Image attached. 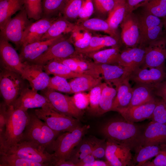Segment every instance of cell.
<instances>
[{
    "label": "cell",
    "mask_w": 166,
    "mask_h": 166,
    "mask_svg": "<svg viewBox=\"0 0 166 166\" xmlns=\"http://www.w3.org/2000/svg\"><path fill=\"white\" fill-rule=\"evenodd\" d=\"M144 126L123 118L108 122L103 126L101 132L107 140L135 151L142 145Z\"/></svg>",
    "instance_id": "obj_1"
},
{
    "label": "cell",
    "mask_w": 166,
    "mask_h": 166,
    "mask_svg": "<svg viewBox=\"0 0 166 166\" xmlns=\"http://www.w3.org/2000/svg\"><path fill=\"white\" fill-rule=\"evenodd\" d=\"M29 118L27 111L9 106L5 133L0 136V153L22 139Z\"/></svg>",
    "instance_id": "obj_2"
},
{
    "label": "cell",
    "mask_w": 166,
    "mask_h": 166,
    "mask_svg": "<svg viewBox=\"0 0 166 166\" xmlns=\"http://www.w3.org/2000/svg\"><path fill=\"white\" fill-rule=\"evenodd\" d=\"M29 114V120L21 140L32 142L46 149L49 148L60 133L51 129L34 113Z\"/></svg>",
    "instance_id": "obj_3"
},
{
    "label": "cell",
    "mask_w": 166,
    "mask_h": 166,
    "mask_svg": "<svg viewBox=\"0 0 166 166\" xmlns=\"http://www.w3.org/2000/svg\"><path fill=\"white\" fill-rule=\"evenodd\" d=\"M14 154L20 157L34 162L53 166L54 161L53 154H50L46 149L35 143L24 140L5 149L0 154Z\"/></svg>",
    "instance_id": "obj_4"
},
{
    "label": "cell",
    "mask_w": 166,
    "mask_h": 166,
    "mask_svg": "<svg viewBox=\"0 0 166 166\" xmlns=\"http://www.w3.org/2000/svg\"><path fill=\"white\" fill-rule=\"evenodd\" d=\"M89 128V125L81 126L71 132L59 134L49 148L54 152L53 154L54 161L68 160L73 150L82 139Z\"/></svg>",
    "instance_id": "obj_5"
},
{
    "label": "cell",
    "mask_w": 166,
    "mask_h": 166,
    "mask_svg": "<svg viewBox=\"0 0 166 166\" xmlns=\"http://www.w3.org/2000/svg\"><path fill=\"white\" fill-rule=\"evenodd\" d=\"M34 113L51 129L60 133L71 132L81 126L79 120L56 111L51 105L36 109Z\"/></svg>",
    "instance_id": "obj_6"
},
{
    "label": "cell",
    "mask_w": 166,
    "mask_h": 166,
    "mask_svg": "<svg viewBox=\"0 0 166 166\" xmlns=\"http://www.w3.org/2000/svg\"><path fill=\"white\" fill-rule=\"evenodd\" d=\"M0 73V91L4 102L12 105L20 94L27 87L25 80L21 75L15 72L1 68Z\"/></svg>",
    "instance_id": "obj_7"
},
{
    "label": "cell",
    "mask_w": 166,
    "mask_h": 166,
    "mask_svg": "<svg viewBox=\"0 0 166 166\" xmlns=\"http://www.w3.org/2000/svg\"><path fill=\"white\" fill-rule=\"evenodd\" d=\"M137 16L140 33L138 46L145 47L166 34L162 19L144 12Z\"/></svg>",
    "instance_id": "obj_8"
},
{
    "label": "cell",
    "mask_w": 166,
    "mask_h": 166,
    "mask_svg": "<svg viewBox=\"0 0 166 166\" xmlns=\"http://www.w3.org/2000/svg\"><path fill=\"white\" fill-rule=\"evenodd\" d=\"M31 23L24 8L8 21L0 31V37L13 43L17 49L21 48L24 33Z\"/></svg>",
    "instance_id": "obj_9"
},
{
    "label": "cell",
    "mask_w": 166,
    "mask_h": 166,
    "mask_svg": "<svg viewBox=\"0 0 166 166\" xmlns=\"http://www.w3.org/2000/svg\"><path fill=\"white\" fill-rule=\"evenodd\" d=\"M41 93L56 111L79 120L83 116V112L76 106L72 97L47 88L41 91Z\"/></svg>",
    "instance_id": "obj_10"
},
{
    "label": "cell",
    "mask_w": 166,
    "mask_h": 166,
    "mask_svg": "<svg viewBox=\"0 0 166 166\" xmlns=\"http://www.w3.org/2000/svg\"><path fill=\"white\" fill-rule=\"evenodd\" d=\"M86 73L97 77L101 75L106 83L116 87L129 76L127 70L120 65L96 64L93 62H91V69Z\"/></svg>",
    "instance_id": "obj_11"
},
{
    "label": "cell",
    "mask_w": 166,
    "mask_h": 166,
    "mask_svg": "<svg viewBox=\"0 0 166 166\" xmlns=\"http://www.w3.org/2000/svg\"><path fill=\"white\" fill-rule=\"evenodd\" d=\"M144 62L140 67L160 68L166 69V34L145 47Z\"/></svg>",
    "instance_id": "obj_12"
},
{
    "label": "cell",
    "mask_w": 166,
    "mask_h": 166,
    "mask_svg": "<svg viewBox=\"0 0 166 166\" xmlns=\"http://www.w3.org/2000/svg\"><path fill=\"white\" fill-rule=\"evenodd\" d=\"M77 54L70 38L64 37L51 45L47 50L32 63L43 65L49 61L64 58Z\"/></svg>",
    "instance_id": "obj_13"
},
{
    "label": "cell",
    "mask_w": 166,
    "mask_h": 166,
    "mask_svg": "<svg viewBox=\"0 0 166 166\" xmlns=\"http://www.w3.org/2000/svg\"><path fill=\"white\" fill-rule=\"evenodd\" d=\"M24 65L21 76L27 80L31 89L38 91L46 88L50 77L43 71V65L33 63H23Z\"/></svg>",
    "instance_id": "obj_14"
},
{
    "label": "cell",
    "mask_w": 166,
    "mask_h": 166,
    "mask_svg": "<svg viewBox=\"0 0 166 166\" xmlns=\"http://www.w3.org/2000/svg\"><path fill=\"white\" fill-rule=\"evenodd\" d=\"M0 55L1 68L15 72L21 75L24 63L22 62L19 55L9 41L1 37Z\"/></svg>",
    "instance_id": "obj_15"
},
{
    "label": "cell",
    "mask_w": 166,
    "mask_h": 166,
    "mask_svg": "<svg viewBox=\"0 0 166 166\" xmlns=\"http://www.w3.org/2000/svg\"><path fill=\"white\" fill-rule=\"evenodd\" d=\"M121 37L122 42L126 48L139 45L140 33L137 15L133 12L125 14L121 24Z\"/></svg>",
    "instance_id": "obj_16"
},
{
    "label": "cell",
    "mask_w": 166,
    "mask_h": 166,
    "mask_svg": "<svg viewBox=\"0 0 166 166\" xmlns=\"http://www.w3.org/2000/svg\"><path fill=\"white\" fill-rule=\"evenodd\" d=\"M37 92L28 87L25 88L12 105L14 108L27 111L30 109L40 108L51 105L44 96Z\"/></svg>",
    "instance_id": "obj_17"
},
{
    "label": "cell",
    "mask_w": 166,
    "mask_h": 166,
    "mask_svg": "<svg viewBox=\"0 0 166 166\" xmlns=\"http://www.w3.org/2000/svg\"><path fill=\"white\" fill-rule=\"evenodd\" d=\"M131 151L124 146L107 140L105 157L111 166L130 165L133 158Z\"/></svg>",
    "instance_id": "obj_18"
},
{
    "label": "cell",
    "mask_w": 166,
    "mask_h": 166,
    "mask_svg": "<svg viewBox=\"0 0 166 166\" xmlns=\"http://www.w3.org/2000/svg\"><path fill=\"white\" fill-rule=\"evenodd\" d=\"M159 97L138 105L117 110L125 120L133 123L151 119L157 104Z\"/></svg>",
    "instance_id": "obj_19"
},
{
    "label": "cell",
    "mask_w": 166,
    "mask_h": 166,
    "mask_svg": "<svg viewBox=\"0 0 166 166\" xmlns=\"http://www.w3.org/2000/svg\"><path fill=\"white\" fill-rule=\"evenodd\" d=\"M129 81L135 83L155 84L166 79V69L160 68H138L128 76Z\"/></svg>",
    "instance_id": "obj_20"
},
{
    "label": "cell",
    "mask_w": 166,
    "mask_h": 166,
    "mask_svg": "<svg viewBox=\"0 0 166 166\" xmlns=\"http://www.w3.org/2000/svg\"><path fill=\"white\" fill-rule=\"evenodd\" d=\"M145 53V47L138 46L126 48L120 52L118 65L124 67L129 75L133 70L142 65Z\"/></svg>",
    "instance_id": "obj_21"
},
{
    "label": "cell",
    "mask_w": 166,
    "mask_h": 166,
    "mask_svg": "<svg viewBox=\"0 0 166 166\" xmlns=\"http://www.w3.org/2000/svg\"><path fill=\"white\" fill-rule=\"evenodd\" d=\"M58 18L43 17L32 23L24 33L22 47L29 44L40 41L42 36Z\"/></svg>",
    "instance_id": "obj_22"
},
{
    "label": "cell",
    "mask_w": 166,
    "mask_h": 166,
    "mask_svg": "<svg viewBox=\"0 0 166 166\" xmlns=\"http://www.w3.org/2000/svg\"><path fill=\"white\" fill-rule=\"evenodd\" d=\"M64 37L63 35L44 41L29 44L21 47L19 56L23 63H31L39 57L52 44Z\"/></svg>",
    "instance_id": "obj_23"
},
{
    "label": "cell",
    "mask_w": 166,
    "mask_h": 166,
    "mask_svg": "<svg viewBox=\"0 0 166 166\" xmlns=\"http://www.w3.org/2000/svg\"><path fill=\"white\" fill-rule=\"evenodd\" d=\"M166 144V123L151 121L144 126L142 145Z\"/></svg>",
    "instance_id": "obj_24"
},
{
    "label": "cell",
    "mask_w": 166,
    "mask_h": 166,
    "mask_svg": "<svg viewBox=\"0 0 166 166\" xmlns=\"http://www.w3.org/2000/svg\"><path fill=\"white\" fill-rule=\"evenodd\" d=\"M80 29L78 24L70 22L63 17H58L54 21L40 41L54 38L64 33H73Z\"/></svg>",
    "instance_id": "obj_25"
},
{
    "label": "cell",
    "mask_w": 166,
    "mask_h": 166,
    "mask_svg": "<svg viewBox=\"0 0 166 166\" xmlns=\"http://www.w3.org/2000/svg\"><path fill=\"white\" fill-rule=\"evenodd\" d=\"M128 77L116 88L117 94L114 100L111 111L128 108L130 104L132 93V87L129 82Z\"/></svg>",
    "instance_id": "obj_26"
},
{
    "label": "cell",
    "mask_w": 166,
    "mask_h": 166,
    "mask_svg": "<svg viewBox=\"0 0 166 166\" xmlns=\"http://www.w3.org/2000/svg\"><path fill=\"white\" fill-rule=\"evenodd\" d=\"M154 85L135 83L132 87V96L128 107L140 105L155 99L157 96L154 93Z\"/></svg>",
    "instance_id": "obj_27"
},
{
    "label": "cell",
    "mask_w": 166,
    "mask_h": 166,
    "mask_svg": "<svg viewBox=\"0 0 166 166\" xmlns=\"http://www.w3.org/2000/svg\"><path fill=\"white\" fill-rule=\"evenodd\" d=\"M25 0H0V29H3L12 16L25 8Z\"/></svg>",
    "instance_id": "obj_28"
},
{
    "label": "cell",
    "mask_w": 166,
    "mask_h": 166,
    "mask_svg": "<svg viewBox=\"0 0 166 166\" xmlns=\"http://www.w3.org/2000/svg\"><path fill=\"white\" fill-rule=\"evenodd\" d=\"M120 46L99 50L84 55L96 64L118 65L120 53Z\"/></svg>",
    "instance_id": "obj_29"
},
{
    "label": "cell",
    "mask_w": 166,
    "mask_h": 166,
    "mask_svg": "<svg viewBox=\"0 0 166 166\" xmlns=\"http://www.w3.org/2000/svg\"><path fill=\"white\" fill-rule=\"evenodd\" d=\"M43 69L48 75L52 74L66 79L74 78L88 75L74 72L63 64L54 60L50 61L43 65Z\"/></svg>",
    "instance_id": "obj_30"
},
{
    "label": "cell",
    "mask_w": 166,
    "mask_h": 166,
    "mask_svg": "<svg viewBox=\"0 0 166 166\" xmlns=\"http://www.w3.org/2000/svg\"><path fill=\"white\" fill-rule=\"evenodd\" d=\"M118 40L111 36L92 37L89 45L83 49L76 50L77 54L84 55L99 50L106 47L120 46Z\"/></svg>",
    "instance_id": "obj_31"
},
{
    "label": "cell",
    "mask_w": 166,
    "mask_h": 166,
    "mask_svg": "<svg viewBox=\"0 0 166 166\" xmlns=\"http://www.w3.org/2000/svg\"><path fill=\"white\" fill-rule=\"evenodd\" d=\"M101 77L88 74L73 78L69 82L73 93L90 90L93 88L102 83Z\"/></svg>",
    "instance_id": "obj_32"
},
{
    "label": "cell",
    "mask_w": 166,
    "mask_h": 166,
    "mask_svg": "<svg viewBox=\"0 0 166 166\" xmlns=\"http://www.w3.org/2000/svg\"><path fill=\"white\" fill-rule=\"evenodd\" d=\"M161 145L148 144L141 146L135 151V154L132 158L133 163L136 164V166H142L159 153Z\"/></svg>",
    "instance_id": "obj_33"
},
{
    "label": "cell",
    "mask_w": 166,
    "mask_h": 166,
    "mask_svg": "<svg viewBox=\"0 0 166 166\" xmlns=\"http://www.w3.org/2000/svg\"><path fill=\"white\" fill-rule=\"evenodd\" d=\"M80 28L84 30L101 31L118 40L116 31L112 29L106 21L97 18L88 19L78 24Z\"/></svg>",
    "instance_id": "obj_34"
},
{
    "label": "cell",
    "mask_w": 166,
    "mask_h": 166,
    "mask_svg": "<svg viewBox=\"0 0 166 166\" xmlns=\"http://www.w3.org/2000/svg\"><path fill=\"white\" fill-rule=\"evenodd\" d=\"M117 93L116 88L105 83L100 98L97 113L102 115L110 111Z\"/></svg>",
    "instance_id": "obj_35"
},
{
    "label": "cell",
    "mask_w": 166,
    "mask_h": 166,
    "mask_svg": "<svg viewBox=\"0 0 166 166\" xmlns=\"http://www.w3.org/2000/svg\"><path fill=\"white\" fill-rule=\"evenodd\" d=\"M115 4L109 13L106 21L112 29L116 30L125 16L126 7L125 0H115Z\"/></svg>",
    "instance_id": "obj_36"
},
{
    "label": "cell",
    "mask_w": 166,
    "mask_h": 166,
    "mask_svg": "<svg viewBox=\"0 0 166 166\" xmlns=\"http://www.w3.org/2000/svg\"><path fill=\"white\" fill-rule=\"evenodd\" d=\"M93 144L91 138L82 139L72 152L68 160L76 165L88 155L91 153Z\"/></svg>",
    "instance_id": "obj_37"
},
{
    "label": "cell",
    "mask_w": 166,
    "mask_h": 166,
    "mask_svg": "<svg viewBox=\"0 0 166 166\" xmlns=\"http://www.w3.org/2000/svg\"><path fill=\"white\" fill-rule=\"evenodd\" d=\"M0 154V166H45L44 164L26 159L14 154Z\"/></svg>",
    "instance_id": "obj_38"
},
{
    "label": "cell",
    "mask_w": 166,
    "mask_h": 166,
    "mask_svg": "<svg viewBox=\"0 0 166 166\" xmlns=\"http://www.w3.org/2000/svg\"><path fill=\"white\" fill-rule=\"evenodd\" d=\"M143 7V12L160 18L166 17V0H151Z\"/></svg>",
    "instance_id": "obj_39"
},
{
    "label": "cell",
    "mask_w": 166,
    "mask_h": 166,
    "mask_svg": "<svg viewBox=\"0 0 166 166\" xmlns=\"http://www.w3.org/2000/svg\"><path fill=\"white\" fill-rule=\"evenodd\" d=\"M83 0H67L60 11L63 17L68 20H73L78 16Z\"/></svg>",
    "instance_id": "obj_40"
},
{
    "label": "cell",
    "mask_w": 166,
    "mask_h": 166,
    "mask_svg": "<svg viewBox=\"0 0 166 166\" xmlns=\"http://www.w3.org/2000/svg\"><path fill=\"white\" fill-rule=\"evenodd\" d=\"M24 6L29 19L36 21L42 17V0H25Z\"/></svg>",
    "instance_id": "obj_41"
},
{
    "label": "cell",
    "mask_w": 166,
    "mask_h": 166,
    "mask_svg": "<svg viewBox=\"0 0 166 166\" xmlns=\"http://www.w3.org/2000/svg\"><path fill=\"white\" fill-rule=\"evenodd\" d=\"M66 0H42V18L52 17L55 13L60 12Z\"/></svg>",
    "instance_id": "obj_42"
},
{
    "label": "cell",
    "mask_w": 166,
    "mask_h": 166,
    "mask_svg": "<svg viewBox=\"0 0 166 166\" xmlns=\"http://www.w3.org/2000/svg\"><path fill=\"white\" fill-rule=\"evenodd\" d=\"M47 88L62 92L73 93L69 82L67 81V79L58 76L50 77Z\"/></svg>",
    "instance_id": "obj_43"
},
{
    "label": "cell",
    "mask_w": 166,
    "mask_h": 166,
    "mask_svg": "<svg viewBox=\"0 0 166 166\" xmlns=\"http://www.w3.org/2000/svg\"><path fill=\"white\" fill-rule=\"evenodd\" d=\"M105 83H101L93 88L89 94V104L92 111L97 112L102 91Z\"/></svg>",
    "instance_id": "obj_44"
},
{
    "label": "cell",
    "mask_w": 166,
    "mask_h": 166,
    "mask_svg": "<svg viewBox=\"0 0 166 166\" xmlns=\"http://www.w3.org/2000/svg\"><path fill=\"white\" fill-rule=\"evenodd\" d=\"M151 119L152 121L166 123V102L160 97Z\"/></svg>",
    "instance_id": "obj_45"
},
{
    "label": "cell",
    "mask_w": 166,
    "mask_h": 166,
    "mask_svg": "<svg viewBox=\"0 0 166 166\" xmlns=\"http://www.w3.org/2000/svg\"><path fill=\"white\" fill-rule=\"evenodd\" d=\"M91 138L93 144L91 153L96 158H101L105 156L106 141L95 137Z\"/></svg>",
    "instance_id": "obj_46"
},
{
    "label": "cell",
    "mask_w": 166,
    "mask_h": 166,
    "mask_svg": "<svg viewBox=\"0 0 166 166\" xmlns=\"http://www.w3.org/2000/svg\"><path fill=\"white\" fill-rule=\"evenodd\" d=\"M94 9L93 0H83L78 17L82 22L88 19L93 14Z\"/></svg>",
    "instance_id": "obj_47"
},
{
    "label": "cell",
    "mask_w": 166,
    "mask_h": 166,
    "mask_svg": "<svg viewBox=\"0 0 166 166\" xmlns=\"http://www.w3.org/2000/svg\"><path fill=\"white\" fill-rule=\"evenodd\" d=\"M94 8L101 13H109L114 7L115 0H93Z\"/></svg>",
    "instance_id": "obj_48"
},
{
    "label": "cell",
    "mask_w": 166,
    "mask_h": 166,
    "mask_svg": "<svg viewBox=\"0 0 166 166\" xmlns=\"http://www.w3.org/2000/svg\"><path fill=\"white\" fill-rule=\"evenodd\" d=\"M143 166H166V144L161 145L160 152L152 161H148Z\"/></svg>",
    "instance_id": "obj_49"
},
{
    "label": "cell",
    "mask_w": 166,
    "mask_h": 166,
    "mask_svg": "<svg viewBox=\"0 0 166 166\" xmlns=\"http://www.w3.org/2000/svg\"><path fill=\"white\" fill-rule=\"evenodd\" d=\"M72 98L76 106L81 110L86 108L89 103V94L82 92L77 93H75Z\"/></svg>",
    "instance_id": "obj_50"
},
{
    "label": "cell",
    "mask_w": 166,
    "mask_h": 166,
    "mask_svg": "<svg viewBox=\"0 0 166 166\" xmlns=\"http://www.w3.org/2000/svg\"><path fill=\"white\" fill-rule=\"evenodd\" d=\"M9 106L4 101L0 104V135L4 134Z\"/></svg>",
    "instance_id": "obj_51"
},
{
    "label": "cell",
    "mask_w": 166,
    "mask_h": 166,
    "mask_svg": "<svg viewBox=\"0 0 166 166\" xmlns=\"http://www.w3.org/2000/svg\"><path fill=\"white\" fill-rule=\"evenodd\" d=\"M92 36L86 31L80 38L72 42L76 50L82 49L87 47L89 45Z\"/></svg>",
    "instance_id": "obj_52"
},
{
    "label": "cell",
    "mask_w": 166,
    "mask_h": 166,
    "mask_svg": "<svg viewBox=\"0 0 166 166\" xmlns=\"http://www.w3.org/2000/svg\"><path fill=\"white\" fill-rule=\"evenodd\" d=\"M151 0H125V14L131 13L139 7H143Z\"/></svg>",
    "instance_id": "obj_53"
},
{
    "label": "cell",
    "mask_w": 166,
    "mask_h": 166,
    "mask_svg": "<svg viewBox=\"0 0 166 166\" xmlns=\"http://www.w3.org/2000/svg\"><path fill=\"white\" fill-rule=\"evenodd\" d=\"M53 60L63 64L74 72L84 73L83 71L79 68L76 62L72 56L66 58L57 59Z\"/></svg>",
    "instance_id": "obj_54"
},
{
    "label": "cell",
    "mask_w": 166,
    "mask_h": 166,
    "mask_svg": "<svg viewBox=\"0 0 166 166\" xmlns=\"http://www.w3.org/2000/svg\"><path fill=\"white\" fill-rule=\"evenodd\" d=\"M82 55L76 54L72 56L76 62L79 68L84 73L86 74V73L91 69V61L86 60Z\"/></svg>",
    "instance_id": "obj_55"
},
{
    "label": "cell",
    "mask_w": 166,
    "mask_h": 166,
    "mask_svg": "<svg viewBox=\"0 0 166 166\" xmlns=\"http://www.w3.org/2000/svg\"><path fill=\"white\" fill-rule=\"evenodd\" d=\"M155 95L166 102V79L162 82L154 84Z\"/></svg>",
    "instance_id": "obj_56"
},
{
    "label": "cell",
    "mask_w": 166,
    "mask_h": 166,
    "mask_svg": "<svg viewBox=\"0 0 166 166\" xmlns=\"http://www.w3.org/2000/svg\"><path fill=\"white\" fill-rule=\"evenodd\" d=\"M96 158L92 153L87 155L80 162L76 164V166H81L83 164H88L93 162L95 160Z\"/></svg>",
    "instance_id": "obj_57"
},
{
    "label": "cell",
    "mask_w": 166,
    "mask_h": 166,
    "mask_svg": "<svg viewBox=\"0 0 166 166\" xmlns=\"http://www.w3.org/2000/svg\"><path fill=\"white\" fill-rule=\"evenodd\" d=\"M111 166L107 161L105 162L102 161L95 160L92 162L88 164H83L81 166Z\"/></svg>",
    "instance_id": "obj_58"
},
{
    "label": "cell",
    "mask_w": 166,
    "mask_h": 166,
    "mask_svg": "<svg viewBox=\"0 0 166 166\" xmlns=\"http://www.w3.org/2000/svg\"><path fill=\"white\" fill-rule=\"evenodd\" d=\"M53 166H76V165L69 160H58L54 161Z\"/></svg>",
    "instance_id": "obj_59"
},
{
    "label": "cell",
    "mask_w": 166,
    "mask_h": 166,
    "mask_svg": "<svg viewBox=\"0 0 166 166\" xmlns=\"http://www.w3.org/2000/svg\"><path fill=\"white\" fill-rule=\"evenodd\" d=\"M162 19L163 22L164 29L166 32V17L162 18Z\"/></svg>",
    "instance_id": "obj_60"
},
{
    "label": "cell",
    "mask_w": 166,
    "mask_h": 166,
    "mask_svg": "<svg viewBox=\"0 0 166 166\" xmlns=\"http://www.w3.org/2000/svg\"></svg>",
    "instance_id": "obj_61"
}]
</instances>
